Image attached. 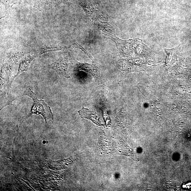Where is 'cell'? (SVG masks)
I'll return each instance as SVG.
<instances>
[{
	"label": "cell",
	"instance_id": "ba28073f",
	"mask_svg": "<svg viewBox=\"0 0 191 191\" xmlns=\"http://www.w3.org/2000/svg\"><path fill=\"white\" fill-rule=\"evenodd\" d=\"M183 187L188 189H189L191 188V182L186 184V185L183 186Z\"/></svg>",
	"mask_w": 191,
	"mask_h": 191
},
{
	"label": "cell",
	"instance_id": "277c9868",
	"mask_svg": "<svg viewBox=\"0 0 191 191\" xmlns=\"http://www.w3.org/2000/svg\"><path fill=\"white\" fill-rule=\"evenodd\" d=\"M37 57L36 55H34L32 56H30L28 57L27 58L23 60L20 63V64L18 72H17V74L16 75L13 77V78L12 80V81H11L10 84L12 83L13 82V80H14L15 77H17L21 73L27 70L29 67L30 64L33 60V59Z\"/></svg>",
	"mask_w": 191,
	"mask_h": 191
},
{
	"label": "cell",
	"instance_id": "5b68a950",
	"mask_svg": "<svg viewBox=\"0 0 191 191\" xmlns=\"http://www.w3.org/2000/svg\"><path fill=\"white\" fill-rule=\"evenodd\" d=\"M64 48L63 47H39L35 49L34 50V54L38 57L44 53L52 52L61 50Z\"/></svg>",
	"mask_w": 191,
	"mask_h": 191
},
{
	"label": "cell",
	"instance_id": "52a82bcc",
	"mask_svg": "<svg viewBox=\"0 0 191 191\" xmlns=\"http://www.w3.org/2000/svg\"><path fill=\"white\" fill-rule=\"evenodd\" d=\"M70 48L72 49H81L83 52H84V53H85L86 54H87L88 56L92 60H94V59L91 56V55L89 54V53L87 52V51H86L85 49L82 47V46L79 45V44L77 43H75L74 44H73L72 46Z\"/></svg>",
	"mask_w": 191,
	"mask_h": 191
},
{
	"label": "cell",
	"instance_id": "8992f818",
	"mask_svg": "<svg viewBox=\"0 0 191 191\" xmlns=\"http://www.w3.org/2000/svg\"><path fill=\"white\" fill-rule=\"evenodd\" d=\"M176 50V48H174L171 49H165V52L167 55V59H166V63L170 65L173 63V59L172 57L173 56L175 51Z\"/></svg>",
	"mask_w": 191,
	"mask_h": 191
},
{
	"label": "cell",
	"instance_id": "3957f363",
	"mask_svg": "<svg viewBox=\"0 0 191 191\" xmlns=\"http://www.w3.org/2000/svg\"><path fill=\"white\" fill-rule=\"evenodd\" d=\"M77 66H78L80 69L90 72L95 77L96 81H98L99 83L101 84L102 83L101 78L99 73H98L97 70L94 66L88 64L81 63H80Z\"/></svg>",
	"mask_w": 191,
	"mask_h": 191
},
{
	"label": "cell",
	"instance_id": "6da1fadb",
	"mask_svg": "<svg viewBox=\"0 0 191 191\" xmlns=\"http://www.w3.org/2000/svg\"><path fill=\"white\" fill-rule=\"evenodd\" d=\"M23 96H27L31 98L33 104L31 110L32 114H41L45 120L46 125L50 126L54 121L53 115L50 107L42 100L38 99L37 95L30 88L27 89L23 93Z\"/></svg>",
	"mask_w": 191,
	"mask_h": 191
},
{
	"label": "cell",
	"instance_id": "7a4b0ae2",
	"mask_svg": "<svg viewBox=\"0 0 191 191\" xmlns=\"http://www.w3.org/2000/svg\"><path fill=\"white\" fill-rule=\"evenodd\" d=\"M78 112L81 118L90 120L96 125H101L100 122L95 112L84 107L82 108L81 110L79 111Z\"/></svg>",
	"mask_w": 191,
	"mask_h": 191
}]
</instances>
